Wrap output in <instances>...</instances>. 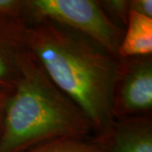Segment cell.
Here are the masks:
<instances>
[{
	"label": "cell",
	"instance_id": "1",
	"mask_svg": "<svg viewBox=\"0 0 152 152\" xmlns=\"http://www.w3.org/2000/svg\"><path fill=\"white\" fill-rule=\"evenodd\" d=\"M28 50L56 86L81 109L93 137L109 129L118 57L84 35L47 20L28 22Z\"/></svg>",
	"mask_w": 152,
	"mask_h": 152
},
{
	"label": "cell",
	"instance_id": "2",
	"mask_svg": "<svg viewBox=\"0 0 152 152\" xmlns=\"http://www.w3.org/2000/svg\"><path fill=\"white\" fill-rule=\"evenodd\" d=\"M92 136V125L86 114L55 86L27 50L7 106L0 152H24L60 138Z\"/></svg>",
	"mask_w": 152,
	"mask_h": 152
},
{
	"label": "cell",
	"instance_id": "3",
	"mask_svg": "<svg viewBox=\"0 0 152 152\" xmlns=\"http://www.w3.org/2000/svg\"><path fill=\"white\" fill-rule=\"evenodd\" d=\"M47 20L80 33L118 57L124 29L108 16L100 1L26 0V22Z\"/></svg>",
	"mask_w": 152,
	"mask_h": 152
},
{
	"label": "cell",
	"instance_id": "4",
	"mask_svg": "<svg viewBox=\"0 0 152 152\" xmlns=\"http://www.w3.org/2000/svg\"><path fill=\"white\" fill-rule=\"evenodd\" d=\"M152 55L121 58L112 90L114 118L151 116Z\"/></svg>",
	"mask_w": 152,
	"mask_h": 152
},
{
	"label": "cell",
	"instance_id": "5",
	"mask_svg": "<svg viewBox=\"0 0 152 152\" xmlns=\"http://www.w3.org/2000/svg\"><path fill=\"white\" fill-rule=\"evenodd\" d=\"M92 139L106 152H152L151 116L114 118L104 134Z\"/></svg>",
	"mask_w": 152,
	"mask_h": 152
},
{
	"label": "cell",
	"instance_id": "6",
	"mask_svg": "<svg viewBox=\"0 0 152 152\" xmlns=\"http://www.w3.org/2000/svg\"><path fill=\"white\" fill-rule=\"evenodd\" d=\"M27 22L0 15V87L13 91L20 60L28 50Z\"/></svg>",
	"mask_w": 152,
	"mask_h": 152
},
{
	"label": "cell",
	"instance_id": "7",
	"mask_svg": "<svg viewBox=\"0 0 152 152\" xmlns=\"http://www.w3.org/2000/svg\"><path fill=\"white\" fill-rule=\"evenodd\" d=\"M118 54L121 58L152 55V18L130 10Z\"/></svg>",
	"mask_w": 152,
	"mask_h": 152
},
{
	"label": "cell",
	"instance_id": "8",
	"mask_svg": "<svg viewBox=\"0 0 152 152\" xmlns=\"http://www.w3.org/2000/svg\"><path fill=\"white\" fill-rule=\"evenodd\" d=\"M24 152H106L96 142L90 139L60 138L45 142Z\"/></svg>",
	"mask_w": 152,
	"mask_h": 152
},
{
	"label": "cell",
	"instance_id": "9",
	"mask_svg": "<svg viewBox=\"0 0 152 152\" xmlns=\"http://www.w3.org/2000/svg\"><path fill=\"white\" fill-rule=\"evenodd\" d=\"M100 3L108 16L125 30L130 12L129 0H108Z\"/></svg>",
	"mask_w": 152,
	"mask_h": 152
},
{
	"label": "cell",
	"instance_id": "10",
	"mask_svg": "<svg viewBox=\"0 0 152 152\" xmlns=\"http://www.w3.org/2000/svg\"><path fill=\"white\" fill-rule=\"evenodd\" d=\"M0 15L26 20V0H0Z\"/></svg>",
	"mask_w": 152,
	"mask_h": 152
},
{
	"label": "cell",
	"instance_id": "11",
	"mask_svg": "<svg viewBox=\"0 0 152 152\" xmlns=\"http://www.w3.org/2000/svg\"><path fill=\"white\" fill-rule=\"evenodd\" d=\"M130 10L140 15L152 18L151 0H129Z\"/></svg>",
	"mask_w": 152,
	"mask_h": 152
},
{
	"label": "cell",
	"instance_id": "12",
	"mask_svg": "<svg viewBox=\"0 0 152 152\" xmlns=\"http://www.w3.org/2000/svg\"><path fill=\"white\" fill-rule=\"evenodd\" d=\"M11 92L12 91H9L3 87H0V134L3 129L7 106L9 103Z\"/></svg>",
	"mask_w": 152,
	"mask_h": 152
}]
</instances>
